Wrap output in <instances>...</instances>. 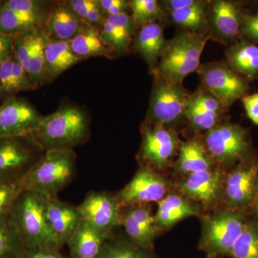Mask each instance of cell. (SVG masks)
I'll return each mask as SVG.
<instances>
[{"mask_svg":"<svg viewBox=\"0 0 258 258\" xmlns=\"http://www.w3.org/2000/svg\"><path fill=\"white\" fill-rule=\"evenodd\" d=\"M232 258H258V224L246 222L242 235L232 248Z\"/></svg>","mask_w":258,"mask_h":258,"instance_id":"cell-34","label":"cell"},{"mask_svg":"<svg viewBox=\"0 0 258 258\" xmlns=\"http://www.w3.org/2000/svg\"><path fill=\"white\" fill-rule=\"evenodd\" d=\"M44 153L30 135L0 137V179L23 180Z\"/></svg>","mask_w":258,"mask_h":258,"instance_id":"cell-8","label":"cell"},{"mask_svg":"<svg viewBox=\"0 0 258 258\" xmlns=\"http://www.w3.org/2000/svg\"><path fill=\"white\" fill-rule=\"evenodd\" d=\"M25 246L10 216L0 220V258H20Z\"/></svg>","mask_w":258,"mask_h":258,"instance_id":"cell-31","label":"cell"},{"mask_svg":"<svg viewBox=\"0 0 258 258\" xmlns=\"http://www.w3.org/2000/svg\"><path fill=\"white\" fill-rule=\"evenodd\" d=\"M69 44L75 55L81 60L93 57H114V52L102 38L99 28L89 25H85Z\"/></svg>","mask_w":258,"mask_h":258,"instance_id":"cell-26","label":"cell"},{"mask_svg":"<svg viewBox=\"0 0 258 258\" xmlns=\"http://www.w3.org/2000/svg\"><path fill=\"white\" fill-rule=\"evenodd\" d=\"M167 41L164 36V29L157 22L139 27L134 35L132 47L142 56L150 72L154 74Z\"/></svg>","mask_w":258,"mask_h":258,"instance_id":"cell-21","label":"cell"},{"mask_svg":"<svg viewBox=\"0 0 258 258\" xmlns=\"http://www.w3.org/2000/svg\"><path fill=\"white\" fill-rule=\"evenodd\" d=\"M189 94L182 84H173L155 76L147 124L171 128L185 119V105Z\"/></svg>","mask_w":258,"mask_h":258,"instance_id":"cell-7","label":"cell"},{"mask_svg":"<svg viewBox=\"0 0 258 258\" xmlns=\"http://www.w3.org/2000/svg\"><path fill=\"white\" fill-rule=\"evenodd\" d=\"M176 166L182 174L191 175L201 171L211 170L214 161L205 144L196 139H190L179 146Z\"/></svg>","mask_w":258,"mask_h":258,"instance_id":"cell-27","label":"cell"},{"mask_svg":"<svg viewBox=\"0 0 258 258\" xmlns=\"http://www.w3.org/2000/svg\"><path fill=\"white\" fill-rule=\"evenodd\" d=\"M225 108L203 86L190 93L185 105V119L195 131L208 132L221 121Z\"/></svg>","mask_w":258,"mask_h":258,"instance_id":"cell-14","label":"cell"},{"mask_svg":"<svg viewBox=\"0 0 258 258\" xmlns=\"http://www.w3.org/2000/svg\"><path fill=\"white\" fill-rule=\"evenodd\" d=\"M82 220L107 235L120 226V205L115 195L108 191H91L79 206Z\"/></svg>","mask_w":258,"mask_h":258,"instance_id":"cell-12","label":"cell"},{"mask_svg":"<svg viewBox=\"0 0 258 258\" xmlns=\"http://www.w3.org/2000/svg\"><path fill=\"white\" fill-rule=\"evenodd\" d=\"M45 217L49 230L60 249L67 244L82 221L78 206L62 201L58 196L47 197Z\"/></svg>","mask_w":258,"mask_h":258,"instance_id":"cell-16","label":"cell"},{"mask_svg":"<svg viewBox=\"0 0 258 258\" xmlns=\"http://www.w3.org/2000/svg\"><path fill=\"white\" fill-rule=\"evenodd\" d=\"M15 38L0 33V64L13 55Z\"/></svg>","mask_w":258,"mask_h":258,"instance_id":"cell-45","label":"cell"},{"mask_svg":"<svg viewBox=\"0 0 258 258\" xmlns=\"http://www.w3.org/2000/svg\"><path fill=\"white\" fill-rule=\"evenodd\" d=\"M66 2L83 23L97 28L101 26L106 17L102 13L97 0H69Z\"/></svg>","mask_w":258,"mask_h":258,"instance_id":"cell-36","label":"cell"},{"mask_svg":"<svg viewBox=\"0 0 258 258\" xmlns=\"http://www.w3.org/2000/svg\"><path fill=\"white\" fill-rule=\"evenodd\" d=\"M43 118L31 103L17 96L0 103V137L31 135Z\"/></svg>","mask_w":258,"mask_h":258,"instance_id":"cell-11","label":"cell"},{"mask_svg":"<svg viewBox=\"0 0 258 258\" xmlns=\"http://www.w3.org/2000/svg\"><path fill=\"white\" fill-rule=\"evenodd\" d=\"M242 16L235 3L216 0L208 5V24L219 40H233L241 32Z\"/></svg>","mask_w":258,"mask_h":258,"instance_id":"cell-19","label":"cell"},{"mask_svg":"<svg viewBox=\"0 0 258 258\" xmlns=\"http://www.w3.org/2000/svg\"><path fill=\"white\" fill-rule=\"evenodd\" d=\"M241 100L247 116L258 126V93L246 95Z\"/></svg>","mask_w":258,"mask_h":258,"instance_id":"cell-43","label":"cell"},{"mask_svg":"<svg viewBox=\"0 0 258 258\" xmlns=\"http://www.w3.org/2000/svg\"><path fill=\"white\" fill-rule=\"evenodd\" d=\"M210 35L183 30L167 43L154 72V76L173 84H182L184 80L198 71L204 49Z\"/></svg>","mask_w":258,"mask_h":258,"instance_id":"cell-2","label":"cell"},{"mask_svg":"<svg viewBox=\"0 0 258 258\" xmlns=\"http://www.w3.org/2000/svg\"><path fill=\"white\" fill-rule=\"evenodd\" d=\"M252 204L254 205V211L258 216V179L257 183H256L255 195H254V198Z\"/></svg>","mask_w":258,"mask_h":258,"instance_id":"cell-47","label":"cell"},{"mask_svg":"<svg viewBox=\"0 0 258 258\" xmlns=\"http://www.w3.org/2000/svg\"><path fill=\"white\" fill-rule=\"evenodd\" d=\"M179 136L174 129L161 125L145 124L139 157L144 165L154 169L169 165L179 151Z\"/></svg>","mask_w":258,"mask_h":258,"instance_id":"cell-10","label":"cell"},{"mask_svg":"<svg viewBox=\"0 0 258 258\" xmlns=\"http://www.w3.org/2000/svg\"><path fill=\"white\" fill-rule=\"evenodd\" d=\"M44 23L35 17L10 9L4 4L0 9V33L14 38L42 31Z\"/></svg>","mask_w":258,"mask_h":258,"instance_id":"cell-29","label":"cell"},{"mask_svg":"<svg viewBox=\"0 0 258 258\" xmlns=\"http://www.w3.org/2000/svg\"><path fill=\"white\" fill-rule=\"evenodd\" d=\"M223 181L220 171H201L188 175L180 185V191L185 198L208 206L216 203L222 196Z\"/></svg>","mask_w":258,"mask_h":258,"instance_id":"cell-18","label":"cell"},{"mask_svg":"<svg viewBox=\"0 0 258 258\" xmlns=\"http://www.w3.org/2000/svg\"><path fill=\"white\" fill-rule=\"evenodd\" d=\"M47 196L23 190L15 202L10 216L26 249H60L47 226L45 208Z\"/></svg>","mask_w":258,"mask_h":258,"instance_id":"cell-3","label":"cell"},{"mask_svg":"<svg viewBox=\"0 0 258 258\" xmlns=\"http://www.w3.org/2000/svg\"><path fill=\"white\" fill-rule=\"evenodd\" d=\"M227 64L236 74L253 80L258 76V46L242 41L230 47L226 52Z\"/></svg>","mask_w":258,"mask_h":258,"instance_id":"cell-28","label":"cell"},{"mask_svg":"<svg viewBox=\"0 0 258 258\" xmlns=\"http://www.w3.org/2000/svg\"><path fill=\"white\" fill-rule=\"evenodd\" d=\"M99 258H153L150 250L136 245L128 239H116L113 234L106 240Z\"/></svg>","mask_w":258,"mask_h":258,"instance_id":"cell-32","label":"cell"},{"mask_svg":"<svg viewBox=\"0 0 258 258\" xmlns=\"http://www.w3.org/2000/svg\"><path fill=\"white\" fill-rule=\"evenodd\" d=\"M204 144L214 162L222 165L244 161L250 152L247 130L232 123H220L209 130Z\"/></svg>","mask_w":258,"mask_h":258,"instance_id":"cell-6","label":"cell"},{"mask_svg":"<svg viewBox=\"0 0 258 258\" xmlns=\"http://www.w3.org/2000/svg\"><path fill=\"white\" fill-rule=\"evenodd\" d=\"M200 208L196 202L182 195H169L158 203L154 215L158 230L169 229L188 217L198 216Z\"/></svg>","mask_w":258,"mask_h":258,"instance_id":"cell-23","label":"cell"},{"mask_svg":"<svg viewBox=\"0 0 258 258\" xmlns=\"http://www.w3.org/2000/svg\"><path fill=\"white\" fill-rule=\"evenodd\" d=\"M208 2L200 0L198 4L169 13L172 23L183 30L192 33H207L209 28Z\"/></svg>","mask_w":258,"mask_h":258,"instance_id":"cell-30","label":"cell"},{"mask_svg":"<svg viewBox=\"0 0 258 258\" xmlns=\"http://www.w3.org/2000/svg\"><path fill=\"white\" fill-rule=\"evenodd\" d=\"M105 17L127 13L130 10V1L126 0H97Z\"/></svg>","mask_w":258,"mask_h":258,"instance_id":"cell-41","label":"cell"},{"mask_svg":"<svg viewBox=\"0 0 258 258\" xmlns=\"http://www.w3.org/2000/svg\"><path fill=\"white\" fill-rule=\"evenodd\" d=\"M246 221L240 212L221 211L203 219L200 247L209 255H230Z\"/></svg>","mask_w":258,"mask_h":258,"instance_id":"cell-5","label":"cell"},{"mask_svg":"<svg viewBox=\"0 0 258 258\" xmlns=\"http://www.w3.org/2000/svg\"><path fill=\"white\" fill-rule=\"evenodd\" d=\"M199 1L200 0H164V1L159 2V3L164 11L166 12V10H167L169 13L176 10L192 7L198 4Z\"/></svg>","mask_w":258,"mask_h":258,"instance_id":"cell-46","label":"cell"},{"mask_svg":"<svg viewBox=\"0 0 258 258\" xmlns=\"http://www.w3.org/2000/svg\"><path fill=\"white\" fill-rule=\"evenodd\" d=\"M130 10L132 19L138 28L166 18V12L157 0H132L130 1Z\"/></svg>","mask_w":258,"mask_h":258,"instance_id":"cell-33","label":"cell"},{"mask_svg":"<svg viewBox=\"0 0 258 258\" xmlns=\"http://www.w3.org/2000/svg\"><path fill=\"white\" fill-rule=\"evenodd\" d=\"M4 1H3V0H0V9H1L2 7H3V4H4Z\"/></svg>","mask_w":258,"mask_h":258,"instance_id":"cell-48","label":"cell"},{"mask_svg":"<svg viewBox=\"0 0 258 258\" xmlns=\"http://www.w3.org/2000/svg\"><path fill=\"white\" fill-rule=\"evenodd\" d=\"M20 258H69L60 253L59 249H25Z\"/></svg>","mask_w":258,"mask_h":258,"instance_id":"cell-44","label":"cell"},{"mask_svg":"<svg viewBox=\"0 0 258 258\" xmlns=\"http://www.w3.org/2000/svg\"><path fill=\"white\" fill-rule=\"evenodd\" d=\"M42 37L46 62L47 82L51 83L81 60L71 50L69 42L48 38L43 34Z\"/></svg>","mask_w":258,"mask_h":258,"instance_id":"cell-25","label":"cell"},{"mask_svg":"<svg viewBox=\"0 0 258 258\" xmlns=\"http://www.w3.org/2000/svg\"><path fill=\"white\" fill-rule=\"evenodd\" d=\"M4 5L10 9L31 15L44 22L50 10L46 6V2L39 0H5Z\"/></svg>","mask_w":258,"mask_h":258,"instance_id":"cell-39","label":"cell"},{"mask_svg":"<svg viewBox=\"0 0 258 258\" xmlns=\"http://www.w3.org/2000/svg\"><path fill=\"white\" fill-rule=\"evenodd\" d=\"M23 181L0 179V220L10 216L15 202L24 190Z\"/></svg>","mask_w":258,"mask_h":258,"instance_id":"cell-37","label":"cell"},{"mask_svg":"<svg viewBox=\"0 0 258 258\" xmlns=\"http://www.w3.org/2000/svg\"><path fill=\"white\" fill-rule=\"evenodd\" d=\"M27 72L36 88L47 82L46 62L44 53L43 37L39 34L29 58Z\"/></svg>","mask_w":258,"mask_h":258,"instance_id":"cell-35","label":"cell"},{"mask_svg":"<svg viewBox=\"0 0 258 258\" xmlns=\"http://www.w3.org/2000/svg\"><path fill=\"white\" fill-rule=\"evenodd\" d=\"M166 180L152 168L142 166L124 187L115 195L121 207L159 203L167 192Z\"/></svg>","mask_w":258,"mask_h":258,"instance_id":"cell-13","label":"cell"},{"mask_svg":"<svg viewBox=\"0 0 258 258\" xmlns=\"http://www.w3.org/2000/svg\"><path fill=\"white\" fill-rule=\"evenodd\" d=\"M30 136L44 152L74 150L89 138V118L79 107L68 105L43 116Z\"/></svg>","mask_w":258,"mask_h":258,"instance_id":"cell-1","label":"cell"},{"mask_svg":"<svg viewBox=\"0 0 258 258\" xmlns=\"http://www.w3.org/2000/svg\"><path fill=\"white\" fill-rule=\"evenodd\" d=\"M40 32H34L15 38L13 56L26 71L29 58Z\"/></svg>","mask_w":258,"mask_h":258,"instance_id":"cell-40","label":"cell"},{"mask_svg":"<svg viewBox=\"0 0 258 258\" xmlns=\"http://www.w3.org/2000/svg\"><path fill=\"white\" fill-rule=\"evenodd\" d=\"M258 179V161L242 164L233 169L225 179L223 193L230 206L242 208L253 203Z\"/></svg>","mask_w":258,"mask_h":258,"instance_id":"cell-17","label":"cell"},{"mask_svg":"<svg viewBox=\"0 0 258 258\" xmlns=\"http://www.w3.org/2000/svg\"><path fill=\"white\" fill-rule=\"evenodd\" d=\"M111 235L102 233L82 220L66 244L69 249V258H99Z\"/></svg>","mask_w":258,"mask_h":258,"instance_id":"cell-24","label":"cell"},{"mask_svg":"<svg viewBox=\"0 0 258 258\" xmlns=\"http://www.w3.org/2000/svg\"><path fill=\"white\" fill-rule=\"evenodd\" d=\"M120 226L127 239L136 245L150 250L158 232L155 218L147 205L121 207Z\"/></svg>","mask_w":258,"mask_h":258,"instance_id":"cell-15","label":"cell"},{"mask_svg":"<svg viewBox=\"0 0 258 258\" xmlns=\"http://www.w3.org/2000/svg\"><path fill=\"white\" fill-rule=\"evenodd\" d=\"M138 27L128 13L105 18L100 27L101 37L115 55H125L132 47Z\"/></svg>","mask_w":258,"mask_h":258,"instance_id":"cell-22","label":"cell"},{"mask_svg":"<svg viewBox=\"0 0 258 258\" xmlns=\"http://www.w3.org/2000/svg\"><path fill=\"white\" fill-rule=\"evenodd\" d=\"M76 173L74 150L46 151L24 178L23 189L57 196L74 179Z\"/></svg>","mask_w":258,"mask_h":258,"instance_id":"cell-4","label":"cell"},{"mask_svg":"<svg viewBox=\"0 0 258 258\" xmlns=\"http://www.w3.org/2000/svg\"><path fill=\"white\" fill-rule=\"evenodd\" d=\"M198 71L202 86L213 95L225 109L242 99L248 91L246 79L223 62H209L200 66Z\"/></svg>","mask_w":258,"mask_h":258,"instance_id":"cell-9","label":"cell"},{"mask_svg":"<svg viewBox=\"0 0 258 258\" xmlns=\"http://www.w3.org/2000/svg\"><path fill=\"white\" fill-rule=\"evenodd\" d=\"M85 25L66 1L60 2L50 7L42 33L48 38L69 42Z\"/></svg>","mask_w":258,"mask_h":258,"instance_id":"cell-20","label":"cell"},{"mask_svg":"<svg viewBox=\"0 0 258 258\" xmlns=\"http://www.w3.org/2000/svg\"><path fill=\"white\" fill-rule=\"evenodd\" d=\"M13 55L0 64V101L16 96L19 91L13 69Z\"/></svg>","mask_w":258,"mask_h":258,"instance_id":"cell-38","label":"cell"},{"mask_svg":"<svg viewBox=\"0 0 258 258\" xmlns=\"http://www.w3.org/2000/svg\"><path fill=\"white\" fill-rule=\"evenodd\" d=\"M241 32L258 43V12L242 17Z\"/></svg>","mask_w":258,"mask_h":258,"instance_id":"cell-42","label":"cell"}]
</instances>
